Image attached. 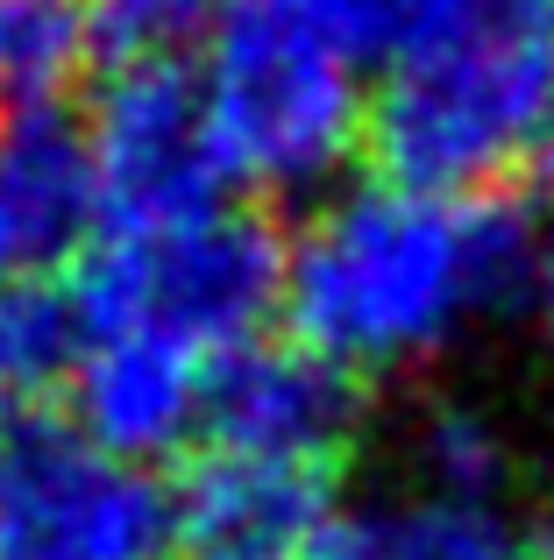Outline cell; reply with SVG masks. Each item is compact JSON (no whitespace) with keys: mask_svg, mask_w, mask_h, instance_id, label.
<instances>
[{"mask_svg":"<svg viewBox=\"0 0 554 560\" xmlns=\"http://www.w3.org/2000/svg\"><path fill=\"white\" fill-rule=\"evenodd\" d=\"M533 248L527 220L490 191L370 178L320 199L285 242L277 313L305 355L348 383L405 376L533 291Z\"/></svg>","mask_w":554,"mask_h":560,"instance_id":"cell-1","label":"cell"},{"mask_svg":"<svg viewBox=\"0 0 554 560\" xmlns=\"http://www.w3.org/2000/svg\"><path fill=\"white\" fill-rule=\"evenodd\" d=\"M384 178L490 191L554 164V0H462L370 93Z\"/></svg>","mask_w":554,"mask_h":560,"instance_id":"cell-2","label":"cell"},{"mask_svg":"<svg viewBox=\"0 0 554 560\" xmlns=\"http://www.w3.org/2000/svg\"><path fill=\"white\" fill-rule=\"evenodd\" d=\"M199 93L235 185L299 199L370 136L362 57L305 0H228L199 57Z\"/></svg>","mask_w":554,"mask_h":560,"instance_id":"cell-3","label":"cell"},{"mask_svg":"<svg viewBox=\"0 0 554 560\" xmlns=\"http://www.w3.org/2000/svg\"><path fill=\"white\" fill-rule=\"evenodd\" d=\"M79 319L100 334H164L228 362L285 299V242L242 206H207L171 228H107L79 256Z\"/></svg>","mask_w":554,"mask_h":560,"instance_id":"cell-4","label":"cell"},{"mask_svg":"<svg viewBox=\"0 0 554 560\" xmlns=\"http://www.w3.org/2000/svg\"><path fill=\"white\" fill-rule=\"evenodd\" d=\"M0 560H171V490L71 425L0 440Z\"/></svg>","mask_w":554,"mask_h":560,"instance_id":"cell-5","label":"cell"},{"mask_svg":"<svg viewBox=\"0 0 554 560\" xmlns=\"http://www.w3.org/2000/svg\"><path fill=\"white\" fill-rule=\"evenodd\" d=\"M85 150L100 178V228H171L221 206L228 164L199 71H185L178 57L114 65L85 121Z\"/></svg>","mask_w":554,"mask_h":560,"instance_id":"cell-6","label":"cell"},{"mask_svg":"<svg viewBox=\"0 0 554 560\" xmlns=\"http://www.w3.org/2000/svg\"><path fill=\"white\" fill-rule=\"evenodd\" d=\"M327 511V468L207 447L171 490V560H299Z\"/></svg>","mask_w":554,"mask_h":560,"instance_id":"cell-7","label":"cell"},{"mask_svg":"<svg viewBox=\"0 0 554 560\" xmlns=\"http://www.w3.org/2000/svg\"><path fill=\"white\" fill-rule=\"evenodd\" d=\"M100 228V178L85 128L57 107L8 114L0 121V291L43 284L93 248Z\"/></svg>","mask_w":554,"mask_h":560,"instance_id":"cell-8","label":"cell"},{"mask_svg":"<svg viewBox=\"0 0 554 560\" xmlns=\"http://www.w3.org/2000/svg\"><path fill=\"white\" fill-rule=\"evenodd\" d=\"M213 370H221L213 355L164 341V334H100L85 341L79 376H71L79 433L122 462L178 454L193 433H207Z\"/></svg>","mask_w":554,"mask_h":560,"instance_id":"cell-9","label":"cell"},{"mask_svg":"<svg viewBox=\"0 0 554 560\" xmlns=\"http://www.w3.org/2000/svg\"><path fill=\"white\" fill-rule=\"evenodd\" d=\"M356 433V383L327 370L320 355L291 348H242L213 370L207 440L242 454H277V462L334 468V454Z\"/></svg>","mask_w":554,"mask_h":560,"instance_id":"cell-10","label":"cell"},{"mask_svg":"<svg viewBox=\"0 0 554 560\" xmlns=\"http://www.w3.org/2000/svg\"><path fill=\"white\" fill-rule=\"evenodd\" d=\"M93 22L85 0H0V100L8 114H43L85 79Z\"/></svg>","mask_w":554,"mask_h":560,"instance_id":"cell-11","label":"cell"},{"mask_svg":"<svg viewBox=\"0 0 554 560\" xmlns=\"http://www.w3.org/2000/svg\"><path fill=\"white\" fill-rule=\"evenodd\" d=\"M85 355V319L65 284H8L0 291V397H50L57 383L79 376Z\"/></svg>","mask_w":554,"mask_h":560,"instance_id":"cell-12","label":"cell"},{"mask_svg":"<svg viewBox=\"0 0 554 560\" xmlns=\"http://www.w3.org/2000/svg\"><path fill=\"white\" fill-rule=\"evenodd\" d=\"M413 468L419 497H448V504H498V490L512 482V440L484 405H434L413 433Z\"/></svg>","mask_w":554,"mask_h":560,"instance_id":"cell-13","label":"cell"},{"mask_svg":"<svg viewBox=\"0 0 554 560\" xmlns=\"http://www.w3.org/2000/svg\"><path fill=\"white\" fill-rule=\"evenodd\" d=\"M391 560H541V547L519 539L498 504L413 497L391 504Z\"/></svg>","mask_w":554,"mask_h":560,"instance_id":"cell-14","label":"cell"},{"mask_svg":"<svg viewBox=\"0 0 554 560\" xmlns=\"http://www.w3.org/2000/svg\"><path fill=\"white\" fill-rule=\"evenodd\" d=\"M305 8H313L362 65H370V57L377 65H399V57H413L462 0H305Z\"/></svg>","mask_w":554,"mask_h":560,"instance_id":"cell-15","label":"cell"},{"mask_svg":"<svg viewBox=\"0 0 554 560\" xmlns=\"http://www.w3.org/2000/svg\"><path fill=\"white\" fill-rule=\"evenodd\" d=\"M93 22V57L100 65H150V57H178V43L193 36L199 0H85Z\"/></svg>","mask_w":554,"mask_h":560,"instance_id":"cell-16","label":"cell"},{"mask_svg":"<svg viewBox=\"0 0 554 560\" xmlns=\"http://www.w3.org/2000/svg\"><path fill=\"white\" fill-rule=\"evenodd\" d=\"M299 560H391V504H334Z\"/></svg>","mask_w":554,"mask_h":560,"instance_id":"cell-17","label":"cell"},{"mask_svg":"<svg viewBox=\"0 0 554 560\" xmlns=\"http://www.w3.org/2000/svg\"><path fill=\"white\" fill-rule=\"evenodd\" d=\"M533 299H541V319H547V334H554V234L533 248Z\"/></svg>","mask_w":554,"mask_h":560,"instance_id":"cell-18","label":"cell"},{"mask_svg":"<svg viewBox=\"0 0 554 560\" xmlns=\"http://www.w3.org/2000/svg\"><path fill=\"white\" fill-rule=\"evenodd\" d=\"M533 547H541V560H554V497H547V511H541V539H533Z\"/></svg>","mask_w":554,"mask_h":560,"instance_id":"cell-19","label":"cell"},{"mask_svg":"<svg viewBox=\"0 0 554 560\" xmlns=\"http://www.w3.org/2000/svg\"><path fill=\"white\" fill-rule=\"evenodd\" d=\"M0 440H8V397H0Z\"/></svg>","mask_w":554,"mask_h":560,"instance_id":"cell-20","label":"cell"}]
</instances>
